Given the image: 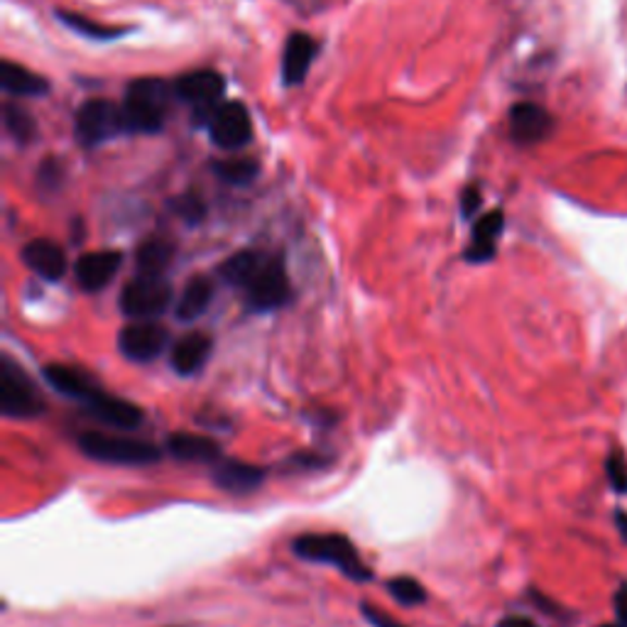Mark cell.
Returning a JSON list of instances; mask_svg holds the SVG:
<instances>
[{"instance_id":"obj_1","label":"cell","mask_w":627,"mask_h":627,"mask_svg":"<svg viewBox=\"0 0 627 627\" xmlns=\"http://www.w3.org/2000/svg\"><path fill=\"white\" fill-rule=\"evenodd\" d=\"M292 554L309 564H326L351 581L365 584L373 578V568L363 562L359 547L341 532H306L292 542Z\"/></svg>"},{"instance_id":"obj_2","label":"cell","mask_w":627,"mask_h":627,"mask_svg":"<svg viewBox=\"0 0 627 627\" xmlns=\"http://www.w3.org/2000/svg\"><path fill=\"white\" fill-rule=\"evenodd\" d=\"M76 447H79L86 459L111 463V466H152V463H160L162 456H165V451L150 441L103 429L81 431L79 437H76Z\"/></svg>"},{"instance_id":"obj_3","label":"cell","mask_w":627,"mask_h":627,"mask_svg":"<svg viewBox=\"0 0 627 627\" xmlns=\"http://www.w3.org/2000/svg\"><path fill=\"white\" fill-rule=\"evenodd\" d=\"M172 93H175V86L154 79V76L133 81L123 101L125 133H160L167 121Z\"/></svg>"},{"instance_id":"obj_4","label":"cell","mask_w":627,"mask_h":627,"mask_svg":"<svg viewBox=\"0 0 627 627\" xmlns=\"http://www.w3.org/2000/svg\"><path fill=\"white\" fill-rule=\"evenodd\" d=\"M0 414L5 419H35L45 414L42 392L13 355H0Z\"/></svg>"},{"instance_id":"obj_5","label":"cell","mask_w":627,"mask_h":627,"mask_svg":"<svg viewBox=\"0 0 627 627\" xmlns=\"http://www.w3.org/2000/svg\"><path fill=\"white\" fill-rule=\"evenodd\" d=\"M292 299V283L283 255H265L263 265L243 289L246 309L253 314H267L283 309Z\"/></svg>"},{"instance_id":"obj_6","label":"cell","mask_w":627,"mask_h":627,"mask_svg":"<svg viewBox=\"0 0 627 627\" xmlns=\"http://www.w3.org/2000/svg\"><path fill=\"white\" fill-rule=\"evenodd\" d=\"M175 292L165 275H142L125 283L118 297V306L128 319H158L170 309Z\"/></svg>"},{"instance_id":"obj_7","label":"cell","mask_w":627,"mask_h":627,"mask_svg":"<svg viewBox=\"0 0 627 627\" xmlns=\"http://www.w3.org/2000/svg\"><path fill=\"white\" fill-rule=\"evenodd\" d=\"M118 133H125L123 105L105 99H91L76 111V140L84 148H99Z\"/></svg>"},{"instance_id":"obj_8","label":"cell","mask_w":627,"mask_h":627,"mask_svg":"<svg viewBox=\"0 0 627 627\" xmlns=\"http://www.w3.org/2000/svg\"><path fill=\"white\" fill-rule=\"evenodd\" d=\"M170 346V329L158 319H133L118 331V351L130 363L158 361Z\"/></svg>"},{"instance_id":"obj_9","label":"cell","mask_w":627,"mask_h":627,"mask_svg":"<svg viewBox=\"0 0 627 627\" xmlns=\"http://www.w3.org/2000/svg\"><path fill=\"white\" fill-rule=\"evenodd\" d=\"M226 91L224 76L214 70H197L177 79L175 96L179 101L195 105V118L209 123L211 115L221 105V96Z\"/></svg>"},{"instance_id":"obj_10","label":"cell","mask_w":627,"mask_h":627,"mask_svg":"<svg viewBox=\"0 0 627 627\" xmlns=\"http://www.w3.org/2000/svg\"><path fill=\"white\" fill-rule=\"evenodd\" d=\"M211 140H214L221 150L236 152L253 140V121H250L248 109L240 101L221 103L216 113L209 121Z\"/></svg>"},{"instance_id":"obj_11","label":"cell","mask_w":627,"mask_h":627,"mask_svg":"<svg viewBox=\"0 0 627 627\" xmlns=\"http://www.w3.org/2000/svg\"><path fill=\"white\" fill-rule=\"evenodd\" d=\"M81 410L86 412V417H91L93 422H99L113 431H135L140 429L145 422V412L138 404L105 390L96 392L89 402L81 404Z\"/></svg>"},{"instance_id":"obj_12","label":"cell","mask_w":627,"mask_h":627,"mask_svg":"<svg viewBox=\"0 0 627 627\" xmlns=\"http://www.w3.org/2000/svg\"><path fill=\"white\" fill-rule=\"evenodd\" d=\"M42 378L50 385L54 392H60L62 398L81 404L89 402L96 392H101V383L93 378L91 373H86L84 368H76V365L66 363H50L42 368Z\"/></svg>"},{"instance_id":"obj_13","label":"cell","mask_w":627,"mask_h":627,"mask_svg":"<svg viewBox=\"0 0 627 627\" xmlns=\"http://www.w3.org/2000/svg\"><path fill=\"white\" fill-rule=\"evenodd\" d=\"M123 265L121 250H91L74 263V277L84 292H101L113 283Z\"/></svg>"},{"instance_id":"obj_14","label":"cell","mask_w":627,"mask_h":627,"mask_svg":"<svg viewBox=\"0 0 627 627\" xmlns=\"http://www.w3.org/2000/svg\"><path fill=\"white\" fill-rule=\"evenodd\" d=\"M267 468L258 466V463L236 461V459H221L214 471H211V480L214 486L224 490L228 496H250L253 490L265 484Z\"/></svg>"},{"instance_id":"obj_15","label":"cell","mask_w":627,"mask_h":627,"mask_svg":"<svg viewBox=\"0 0 627 627\" xmlns=\"http://www.w3.org/2000/svg\"><path fill=\"white\" fill-rule=\"evenodd\" d=\"M211 351H214V339L206 331H189L179 336L170 351L172 371L181 375V378H195L197 373L204 371Z\"/></svg>"},{"instance_id":"obj_16","label":"cell","mask_w":627,"mask_h":627,"mask_svg":"<svg viewBox=\"0 0 627 627\" xmlns=\"http://www.w3.org/2000/svg\"><path fill=\"white\" fill-rule=\"evenodd\" d=\"M23 263L33 269L37 277L47 279V283H60L66 275V253L60 243L50 238H35L21 250Z\"/></svg>"},{"instance_id":"obj_17","label":"cell","mask_w":627,"mask_h":627,"mask_svg":"<svg viewBox=\"0 0 627 627\" xmlns=\"http://www.w3.org/2000/svg\"><path fill=\"white\" fill-rule=\"evenodd\" d=\"M165 449L172 459L185 463H209V466H216L224 459V449H221L216 439L195 431H172Z\"/></svg>"},{"instance_id":"obj_18","label":"cell","mask_w":627,"mask_h":627,"mask_svg":"<svg viewBox=\"0 0 627 627\" xmlns=\"http://www.w3.org/2000/svg\"><path fill=\"white\" fill-rule=\"evenodd\" d=\"M510 133L523 145L544 140L552 133V115L537 103H515L510 111Z\"/></svg>"},{"instance_id":"obj_19","label":"cell","mask_w":627,"mask_h":627,"mask_svg":"<svg viewBox=\"0 0 627 627\" xmlns=\"http://www.w3.org/2000/svg\"><path fill=\"white\" fill-rule=\"evenodd\" d=\"M503 228H505V216L500 209L480 216L474 224V238H471V246L466 248L463 258H466L471 265H480V263H488V260H493L496 243L500 234H503Z\"/></svg>"},{"instance_id":"obj_20","label":"cell","mask_w":627,"mask_h":627,"mask_svg":"<svg viewBox=\"0 0 627 627\" xmlns=\"http://www.w3.org/2000/svg\"><path fill=\"white\" fill-rule=\"evenodd\" d=\"M214 292H216V287L214 283H211V277L206 275L191 277L177 297V304H175L177 322L191 324L201 319V316L209 312L211 302H214Z\"/></svg>"},{"instance_id":"obj_21","label":"cell","mask_w":627,"mask_h":627,"mask_svg":"<svg viewBox=\"0 0 627 627\" xmlns=\"http://www.w3.org/2000/svg\"><path fill=\"white\" fill-rule=\"evenodd\" d=\"M316 57V42L312 35L306 33H294L289 35L285 54H283V79L287 86H299L309 74V66H312Z\"/></svg>"},{"instance_id":"obj_22","label":"cell","mask_w":627,"mask_h":627,"mask_svg":"<svg viewBox=\"0 0 627 627\" xmlns=\"http://www.w3.org/2000/svg\"><path fill=\"white\" fill-rule=\"evenodd\" d=\"M0 86H3L8 96H17V99H25V96H45L50 91V84H47L45 76L25 70V66L11 60H3V64H0Z\"/></svg>"},{"instance_id":"obj_23","label":"cell","mask_w":627,"mask_h":627,"mask_svg":"<svg viewBox=\"0 0 627 627\" xmlns=\"http://www.w3.org/2000/svg\"><path fill=\"white\" fill-rule=\"evenodd\" d=\"M265 255L267 253H260V250H238V253L226 258L224 263L218 265V277L224 279L226 285L243 292L250 279L258 273V267L263 265Z\"/></svg>"},{"instance_id":"obj_24","label":"cell","mask_w":627,"mask_h":627,"mask_svg":"<svg viewBox=\"0 0 627 627\" xmlns=\"http://www.w3.org/2000/svg\"><path fill=\"white\" fill-rule=\"evenodd\" d=\"M175 260V243L167 238H148L135 250V265L142 275H165Z\"/></svg>"},{"instance_id":"obj_25","label":"cell","mask_w":627,"mask_h":627,"mask_svg":"<svg viewBox=\"0 0 627 627\" xmlns=\"http://www.w3.org/2000/svg\"><path fill=\"white\" fill-rule=\"evenodd\" d=\"M57 17H60V21L70 27V30L89 37V40H99V42L118 40V37L128 33V27L103 25L99 21H91V17L79 15V13H70V11H57Z\"/></svg>"},{"instance_id":"obj_26","label":"cell","mask_w":627,"mask_h":627,"mask_svg":"<svg viewBox=\"0 0 627 627\" xmlns=\"http://www.w3.org/2000/svg\"><path fill=\"white\" fill-rule=\"evenodd\" d=\"M211 170H214V175L221 181H226V185L230 187H248L258 179L260 165L255 160H248V158H228V160H216Z\"/></svg>"},{"instance_id":"obj_27","label":"cell","mask_w":627,"mask_h":627,"mask_svg":"<svg viewBox=\"0 0 627 627\" xmlns=\"http://www.w3.org/2000/svg\"><path fill=\"white\" fill-rule=\"evenodd\" d=\"M3 118L8 133H11L21 145H30L37 138V123L30 113L21 109V105L8 101L3 105Z\"/></svg>"},{"instance_id":"obj_28","label":"cell","mask_w":627,"mask_h":627,"mask_svg":"<svg viewBox=\"0 0 627 627\" xmlns=\"http://www.w3.org/2000/svg\"><path fill=\"white\" fill-rule=\"evenodd\" d=\"M385 591H388L394 601L407 607H417L427 603V588H424L417 578L412 576H394L385 584Z\"/></svg>"},{"instance_id":"obj_29","label":"cell","mask_w":627,"mask_h":627,"mask_svg":"<svg viewBox=\"0 0 627 627\" xmlns=\"http://www.w3.org/2000/svg\"><path fill=\"white\" fill-rule=\"evenodd\" d=\"M170 209L175 211V214L189 226H199L201 221L206 218L204 199H201L199 195H191V191H189V195H181L177 199H172Z\"/></svg>"},{"instance_id":"obj_30","label":"cell","mask_w":627,"mask_h":627,"mask_svg":"<svg viewBox=\"0 0 627 627\" xmlns=\"http://www.w3.org/2000/svg\"><path fill=\"white\" fill-rule=\"evenodd\" d=\"M334 459L326 456V453L319 451H299L294 456H289L285 466L292 471H322L329 466Z\"/></svg>"},{"instance_id":"obj_31","label":"cell","mask_w":627,"mask_h":627,"mask_svg":"<svg viewBox=\"0 0 627 627\" xmlns=\"http://www.w3.org/2000/svg\"><path fill=\"white\" fill-rule=\"evenodd\" d=\"M607 478H611V486L617 490V493H627V461L623 453H611V459L605 463Z\"/></svg>"},{"instance_id":"obj_32","label":"cell","mask_w":627,"mask_h":627,"mask_svg":"<svg viewBox=\"0 0 627 627\" xmlns=\"http://www.w3.org/2000/svg\"><path fill=\"white\" fill-rule=\"evenodd\" d=\"M361 613H363V617H365V623H368L371 627H407L404 623L394 620V617H392L390 613H385L383 607L373 605L371 601H363V603H361Z\"/></svg>"},{"instance_id":"obj_33","label":"cell","mask_w":627,"mask_h":627,"mask_svg":"<svg viewBox=\"0 0 627 627\" xmlns=\"http://www.w3.org/2000/svg\"><path fill=\"white\" fill-rule=\"evenodd\" d=\"M60 177H62V170H60V165H57L54 160H47L45 165L40 167V172H37V179H40V185L45 189H57V187H60Z\"/></svg>"},{"instance_id":"obj_34","label":"cell","mask_w":627,"mask_h":627,"mask_svg":"<svg viewBox=\"0 0 627 627\" xmlns=\"http://www.w3.org/2000/svg\"><path fill=\"white\" fill-rule=\"evenodd\" d=\"M480 191H478V187H466L463 189V195H461V211H463V216L466 218H471L476 214L478 211V206H480Z\"/></svg>"},{"instance_id":"obj_35","label":"cell","mask_w":627,"mask_h":627,"mask_svg":"<svg viewBox=\"0 0 627 627\" xmlns=\"http://www.w3.org/2000/svg\"><path fill=\"white\" fill-rule=\"evenodd\" d=\"M615 613H617V620L627 627V584H623L615 591Z\"/></svg>"},{"instance_id":"obj_36","label":"cell","mask_w":627,"mask_h":627,"mask_svg":"<svg viewBox=\"0 0 627 627\" xmlns=\"http://www.w3.org/2000/svg\"><path fill=\"white\" fill-rule=\"evenodd\" d=\"M498 627H537V625H535V620H529V617L513 615V617H505V620L500 623Z\"/></svg>"},{"instance_id":"obj_37","label":"cell","mask_w":627,"mask_h":627,"mask_svg":"<svg viewBox=\"0 0 627 627\" xmlns=\"http://www.w3.org/2000/svg\"><path fill=\"white\" fill-rule=\"evenodd\" d=\"M615 525H617V529H620V535L625 537V542H627V513H615Z\"/></svg>"}]
</instances>
